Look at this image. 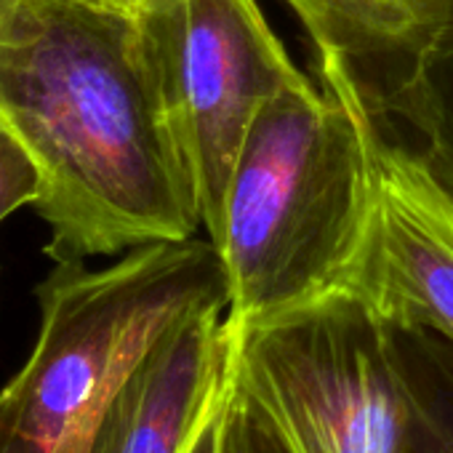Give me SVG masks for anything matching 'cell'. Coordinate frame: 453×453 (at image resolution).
Here are the masks:
<instances>
[{
	"label": "cell",
	"instance_id": "cell-1",
	"mask_svg": "<svg viewBox=\"0 0 453 453\" xmlns=\"http://www.w3.org/2000/svg\"><path fill=\"white\" fill-rule=\"evenodd\" d=\"M0 123L41 171L49 259L203 230L139 17L88 0H0Z\"/></svg>",
	"mask_w": 453,
	"mask_h": 453
},
{
	"label": "cell",
	"instance_id": "cell-2",
	"mask_svg": "<svg viewBox=\"0 0 453 453\" xmlns=\"http://www.w3.org/2000/svg\"><path fill=\"white\" fill-rule=\"evenodd\" d=\"M368 102L342 62L273 94L251 120L211 241L230 320L265 318L342 286L365 224Z\"/></svg>",
	"mask_w": 453,
	"mask_h": 453
},
{
	"label": "cell",
	"instance_id": "cell-3",
	"mask_svg": "<svg viewBox=\"0 0 453 453\" xmlns=\"http://www.w3.org/2000/svg\"><path fill=\"white\" fill-rule=\"evenodd\" d=\"M35 296L38 339L0 387V453H91L150 349L181 320L230 307L219 249L197 235L136 246L102 270L54 262Z\"/></svg>",
	"mask_w": 453,
	"mask_h": 453
},
{
	"label": "cell",
	"instance_id": "cell-4",
	"mask_svg": "<svg viewBox=\"0 0 453 453\" xmlns=\"http://www.w3.org/2000/svg\"><path fill=\"white\" fill-rule=\"evenodd\" d=\"M226 326L233 376L294 453H397L403 387L389 323L360 296L336 288Z\"/></svg>",
	"mask_w": 453,
	"mask_h": 453
},
{
	"label": "cell",
	"instance_id": "cell-5",
	"mask_svg": "<svg viewBox=\"0 0 453 453\" xmlns=\"http://www.w3.org/2000/svg\"><path fill=\"white\" fill-rule=\"evenodd\" d=\"M163 107L208 241L259 107L307 73L286 51L259 0H168L139 17Z\"/></svg>",
	"mask_w": 453,
	"mask_h": 453
},
{
	"label": "cell",
	"instance_id": "cell-6",
	"mask_svg": "<svg viewBox=\"0 0 453 453\" xmlns=\"http://www.w3.org/2000/svg\"><path fill=\"white\" fill-rule=\"evenodd\" d=\"M371 195L342 291L379 318L453 342V195L368 107Z\"/></svg>",
	"mask_w": 453,
	"mask_h": 453
},
{
	"label": "cell",
	"instance_id": "cell-7",
	"mask_svg": "<svg viewBox=\"0 0 453 453\" xmlns=\"http://www.w3.org/2000/svg\"><path fill=\"white\" fill-rule=\"evenodd\" d=\"M233 365L226 312L173 326L107 405L91 453H184L224 395Z\"/></svg>",
	"mask_w": 453,
	"mask_h": 453
},
{
	"label": "cell",
	"instance_id": "cell-8",
	"mask_svg": "<svg viewBox=\"0 0 453 453\" xmlns=\"http://www.w3.org/2000/svg\"><path fill=\"white\" fill-rule=\"evenodd\" d=\"M421 33L395 83L371 102L376 120L411 131L405 144L453 195V0H418Z\"/></svg>",
	"mask_w": 453,
	"mask_h": 453
},
{
	"label": "cell",
	"instance_id": "cell-9",
	"mask_svg": "<svg viewBox=\"0 0 453 453\" xmlns=\"http://www.w3.org/2000/svg\"><path fill=\"white\" fill-rule=\"evenodd\" d=\"M307 30L315 62H342L365 102H376L400 75L421 33L418 0H286Z\"/></svg>",
	"mask_w": 453,
	"mask_h": 453
},
{
	"label": "cell",
	"instance_id": "cell-10",
	"mask_svg": "<svg viewBox=\"0 0 453 453\" xmlns=\"http://www.w3.org/2000/svg\"><path fill=\"white\" fill-rule=\"evenodd\" d=\"M389 339L403 387L397 453H453V342L397 323Z\"/></svg>",
	"mask_w": 453,
	"mask_h": 453
},
{
	"label": "cell",
	"instance_id": "cell-11",
	"mask_svg": "<svg viewBox=\"0 0 453 453\" xmlns=\"http://www.w3.org/2000/svg\"><path fill=\"white\" fill-rule=\"evenodd\" d=\"M216 453H294L265 405L233 376L224 389Z\"/></svg>",
	"mask_w": 453,
	"mask_h": 453
},
{
	"label": "cell",
	"instance_id": "cell-12",
	"mask_svg": "<svg viewBox=\"0 0 453 453\" xmlns=\"http://www.w3.org/2000/svg\"><path fill=\"white\" fill-rule=\"evenodd\" d=\"M41 171L22 142L0 123V221L41 197Z\"/></svg>",
	"mask_w": 453,
	"mask_h": 453
},
{
	"label": "cell",
	"instance_id": "cell-13",
	"mask_svg": "<svg viewBox=\"0 0 453 453\" xmlns=\"http://www.w3.org/2000/svg\"><path fill=\"white\" fill-rule=\"evenodd\" d=\"M226 389V387H224ZM221 400L224 395L219 397V403L208 411V416L200 421L197 432L192 434L189 445L184 453H216V442H219V416H221Z\"/></svg>",
	"mask_w": 453,
	"mask_h": 453
},
{
	"label": "cell",
	"instance_id": "cell-14",
	"mask_svg": "<svg viewBox=\"0 0 453 453\" xmlns=\"http://www.w3.org/2000/svg\"><path fill=\"white\" fill-rule=\"evenodd\" d=\"M168 0H128V12L134 14V17H142V14H147V12H152V9H160V6H165Z\"/></svg>",
	"mask_w": 453,
	"mask_h": 453
},
{
	"label": "cell",
	"instance_id": "cell-15",
	"mask_svg": "<svg viewBox=\"0 0 453 453\" xmlns=\"http://www.w3.org/2000/svg\"><path fill=\"white\" fill-rule=\"evenodd\" d=\"M88 4H99V6H110V9H120V12H126V14H131V12H128V0H88Z\"/></svg>",
	"mask_w": 453,
	"mask_h": 453
}]
</instances>
